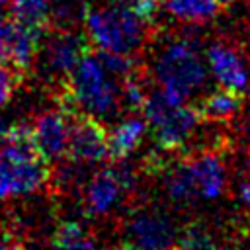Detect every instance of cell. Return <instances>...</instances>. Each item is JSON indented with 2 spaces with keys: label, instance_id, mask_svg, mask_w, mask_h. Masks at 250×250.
Masks as SVG:
<instances>
[{
  "label": "cell",
  "instance_id": "7402d4cb",
  "mask_svg": "<svg viewBox=\"0 0 250 250\" xmlns=\"http://www.w3.org/2000/svg\"><path fill=\"white\" fill-rule=\"evenodd\" d=\"M10 236H12V234H0V248H8V246L18 244V242H16V240H12Z\"/></svg>",
  "mask_w": 250,
  "mask_h": 250
},
{
  "label": "cell",
  "instance_id": "603a6c76",
  "mask_svg": "<svg viewBox=\"0 0 250 250\" xmlns=\"http://www.w3.org/2000/svg\"><path fill=\"white\" fill-rule=\"evenodd\" d=\"M219 2V6H221V10H227V8H230L236 0H217Z\"/></svg>",
  "mask_w": 250,
  "mask_h": 250
},
{
  "label": "cell",
  "instance_id": "484cf974",
  "mask_svg": "<svg viewBox=\"0 0 250 250\" xmlns=\"http://www.w3.org/2000/svg\"><path fill=\"white\" fill-rule=\"evenodd\" d=\"M156 2H164V0H156Z\"/></svg>",
  "mask_w": 250,
  "mask_h": 250
},
{
  "label": "cell",
  "instance_id": "d6986e66",
  "mask_svg": "<svg viewBox=\"0 0 250 250\" xmlns=\"http://www.w3.org/2000/svg\"><path fill=\"white\" fill-rule=\"evenodd\" d=\"M10 25H12V16L6 18L0 14V62L8 64V39H10Z\"/></svg>",
  "mask_w": 250,
  "mask_h": 250
},
{
  "label": "cell",
  "instance_id": "ba28073f",
  "mask_svg": "<svg viewBox=\"0 0 250 250\" xmlns=\"http://www.w3.org/2000/svg\"><path fill=\"white\" fill-rule=\"evenodd\" d=\"M66 158L90 166L109 160V131L102 119L84 111L70 113Z\"/></svg>",
  "mask_w": 250,
  "mask_h": 250
},
{
  "label": "cell",
  "instance_id": "8992f818",
  "mask_svg": "<svg viewBox=\"0 0 250 250\" xmlns=\"http://www.w3.org/2000/svg\"><path fill=\"white\" fill-rule=\"evenodd\" d=\"M90 45L92 43L88 35L78 31L76 27L49 29L35 62L41 76L53 86V92L68 82L82 57L90 51Z\"/></svg>",
  "mask_w": 250,
  "mask_h": 250
},
{
  "label": "cell",
  "instance_id": "5b68a950",
  "mask_svg": "<svg viewBox=\"0 0 250 250\" xmlns=\"http://www.w3.org/2000/svg\"><path fill=\"white\" fill-rule=\"evenodd\" d=\"M143 115L148 121V131L156 148L168 152H180L201 121L195 105L170 102L158 86L150 88Z\"/></svg>",
  "mask_w": 250,
  "mask_h": 250
},
{
  "label": "cell",
  "instance_id": "6da1fadb",
  "mask_svg": "<svg viewBox=\"0 0 250 250\" xmlns=\"http://www.w3.org/2000/svg\"><path fill=\"white\" fill-rule=\"evenodd\" d=\"M199 43L193 31L172 35L158 43L150 35L148 47H152V57L146 68L156 86L174 104H186L193 94H199L207 82Z\"/></svg>",
  "mask_w": 250,
  "mask_h": 250
},
{
  "label": "cell",
  "instance_id": "ac0fdd59",
  "mask_svg": "<svg viewBox=\"0 0 250 250\" xmlns=\"http://www.w3.org/2000/svg\"><path fill=\"white\" fill-rule=\"evenodd\" d=\"M23 76L25 74L20 72L18 68H14L6 62H0V107L6 105L14 98V94H16Z\"/></svg>",
  "mask_w": 250,
  "mask_h": 250
},
{
  "label": "cell",
  "instance_id": "9c48e42d",
  "mask_svg": "<svg viewBox=\"0 0 250 250\" xmlns=\"http://www.w3.org/2000/svg\"><path fill=\"white\" fill-rule=\"evenodd\" d=\"M207 64L211 74L221 86L234 88V90H246V84L250 80L246 57L238 45L236 39L221 35L207 43Z\"/></svg>",
  "mask_w": 250,
  "mask_h": 250
},
{
  "label": "cell",
  "instance_id": "4fadbf2b",
  "mask_svg": "<svg viewBox=\"0 0 250 250\" xmlns=\"http://www.w3.org/2000/svg\"><path fill=\"white\" fill-rule=\"evenodd\" d=\"M146 131L148 121L143 113H131L115 123V127L109 131V160H127L141 146Z\"/></svg>",
  "mask_w": 250,
  "mask_h": 250
},
{
  "label": "cell",
  "instance_id": "4316f807",
  "mask_svg": "<svg viewBox=\"0 0 250 250\" xmlns=\"http://www.w3.org/2000/svg\"><path fill=\"white\" fill-rule=\"evenodd\" d=\"M78 2H86V0H78Z\"/></svg>",
  "mask_w": 250,
  "mask_h": 250
},
{
  "label": "cell",
  "instance_id": "44dd1931",
  "mask_svg": "<svg viewBox=\"0 0 250 250\" xmlns=\"http://www.w3.org/2000/svg\"><path fill=\"white\" fill-rule=\"evenodd\" d=\"M10 127H12V125H8V121H6V119L0 115V143H2V141H4V137L8 135Z\"/></svg>",
  "mask_w": 250,
  "mask_h": 250
},
{
  "label": "cell",
  "instance_id": "d4e9b609",
  "mask_svg": "<svg viewBox=\"0 0 250 250\" xmlns=\"http://www.w3.org/2000/svg\"><path fill=\"white\" fill-rule=\"evenodd\" d=\"M0 4H4V0H0Z\"/></svg>",
  "mask_w": 250,
  "mask_h": 250
},
{
  "label": "cell",
  "instance_id": "5bb4252c",
  "mask_svg": "<svg viewBox=\"0 0 250 250\" xmlns=\"http://www.w3.org/2000/svg\"><path fill=\"white\" fill-rule=\"evenodd\" d=\"M166 10L176 20L188 25H205L209 23L221 10L217 0H164Z\"/></svg>",
  "mask_w": 250,
  "mask_h": 250
},
{
  "label": "cell",
  "instance_id": "e0dca14e",
  "mask_svg": "<svg viewBox=\"0 0 250 250\" xmlns=\"http://www.w3.org/2000/svg\"><path fill=\"white\" fill-rule=\"evenodd\" d=\"M219 246L215 240V234L209 230V227L201 221H191L184 225V229L178 232L176 248H213Z\"/></svg>",
  "mask_w": 250,
  "mask_h": 250
},
{
  "label": "cell",
  "instance_id": "cb8c5ba5",
  "mask_svg": "<svg viewBox=\"0 0 250 250\" xmlns=\"http://www.w3.org/2000/svg\"><path fill=\"white\" fill-rule=\"evenodd\" d=\"M246 98L250 100V80H248V84H246Z\"/></svg>",
  "mask_w": 250,
  "mask_h": 250
},
{
  "label": "cell",
  "instance_id": "ffe728a7",
  "mask_svg": "<svg viewBox=\"0 0 250 250\" xmlns=\"http://www.w3.org/2000/svg\"><path fill=\"white\" fill-rule=\"evenodd\" d=\"M236 195H238V201L250 211V170H246L240 176L238 188H236Z\"/></svg>",
  "mask_w": 250,
  "mask_h": 250
},
{
  "label": "cell",
  "instance_id": "8fae6325",
  "mask_svg": "<svg viewBox=\"0 0 250 250\" xmlns=\"http://www.w3.org/2000/svg\"><path fill=\"white\" fill-rule=\"evenodd\" d=\"M33 135L43 150V154L51 162H59L66 158L68 150V133H70V113L62 107L45 109L39 115H35L33 123Z\"/></svg>",
  "mask_w": 250,
  "mask_h": 250
},
{
  "label": "cell",
  "instance_id": "2e32d148",
  "mask_svg": "<svg viewBox=\"0 0 250 250\" xmlns=\"http://www.w3.org/2000/svg\"><path fill=\"white\" fill-rule=\"evenodd\" d=\"M12 18L18 21L51 29V0H10Z\"/></svg>",
  "mask_w": 250,
  "mask_h": 250
},
{
  "label": "cell",
  "instance_id": "7a4b0ae2",
  "mask_svg": "<svg viewBox=\"0 0 250 250\" xmlns=\"http://www.w3.org/2000/svg\"><path fill=\"white\" fill-rule=\"evenodd\" d=\"M51 178V160L39 148L31 123L12 125L0 143V199L33 195Z\"/></svg>",
  "mask_w": 250,
  "mask_h": 250
},
{
  "label": "cell",
  "instance_id": "30bf717a",
  "mask_svg": "<svg viewBox=\"0 0 250 250\" xmlns=\"http://www.w3.org/2000/svg\"><path fill=\"white\" fill-rule=\"evenodd\" d=\"M225 146H201L184 154L197 189L203 199H217L229 188V168L223 154Z\"/></svg>",
  "mask_w": 250,
  "mask_h": 250
},
{
  "label": "cell",
  "instance_id": "277c9868",
  "mask_svg": "<svg viewBox=\"0 0 250 250\" xmlns=\"http://www.w3.org/2000/svg\"><path fill=\"white\" fill-rule=\"evenodd\" d=\"M84 29L96 49L143 57L150 41V23L135 10L119 4L86 6Z\"/></svg>",
  "mask_w": 250,
  "mask_h": 250
},
{
  "label": "cell",
  "instance_id": "83f0119b",
  "mask_svg": "<svg viewBox=\"0 0 250 250\" xmlns=\"http://www.w3.org/2000/svg\"><path fill=\"white\" fill-rule=\"evenodd\" d=\"M4 2H8V0H4Z\"/></svg>",
  "mask_w": 250,
  "mask_h": 250
},
{
  "label": "cell",
  "instance_id": "3957f363",
  "mask_svg": "<svg viewBox=\"0 0 250 250\" xmlns=\"http://www.w3.org/2000/svg\"><path fill=\"white\" fill-rule=\"evenodd\" d=\"M55 102L68 113L84 111L98 119H113L123 113L121 86L94 53H86L68 82L55 90Z\"/></svg>",
  "mask_w": 250,
  "mask_h": 250
},
{
  "label": "cell",
  "instance_id": "9a60e30c",
  "mask_svg": "<svg viewBox=\"0 0 250 250\" xmlns=\"http://www.w3.org/2000/svg\"><path fill=\"white\" fill-rule=\"evenodd\" d=\"M49 244L59 248H94L96 238L84 229L82 223L74 219H64L57 225Z\"/></svg>",
  "mask_w": 250,
  "mask_h": 250
},
{
  "label": "cell",
  "instance_id": "52a82bcc",
  "mask_svg": "<svg viewBox=\"0 0 250 250\" xmlns=\"http://www.w3.org/2000/svg\"><path fill=\"white\" fill-rule=\"evenodd\" d=\"M178 232L164 211L133 203L123 219L119 244L125 248H174Z\"/></svg>",
  "mask_w": 250,
  "mask_h": 250
},
{
  "label": "cell",
  "instance_id": "7c38bea8",
  "mask_svg": "<svg viewBox=\"0 0 250 250\" xmlns=\"http://www.w3.org/2000/svg\"><path fill=\"white\" fill-rule=\"evenodd\" d=\"M244 104H246V96L242 90L219 86V88L203 94L195 102V109H197L201 121L225 125V123H232L234 119H238L242 115Z\"/></svg>",
  "mask_w": 250,
  "mask_h": 250
}]
</instances>
